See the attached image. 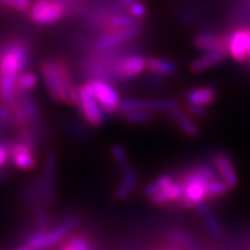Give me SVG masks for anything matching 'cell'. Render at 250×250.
Segmentation results:
<instances>
[{
	"label": "cell",
	"instance_id": "19",
	"mask_svg": "<svg viewBox=\"0 0 250 250\" xmlns=\"http://www.w3.org/2000/svg\"><path fill=\"white\" fill-rule=\"evenodd\" d=\"M197 210H198L199 213H201L202 218L204 219L205 223V227L206 229L208 230V233L211 234L212 236L219 237L223 235L224 233V228L221 226L220 221L218 220V218L212 213L210 206L206 204V202H202L197 205Z\"/></svg>",
	"mask_w": 250,
	"mask_h": 250
},
{
	"label": "cell",
	"instance_id": "8",
	"mask_svg": "<svg viewBox=\"0 0 250 250\" xmlns=\"http://www.w3.org/2000/svg\"><path fill=\"white\" fill-rule=\"evenodd\" d=\"M41 74L44 81L49 96L56 103H62L64 99L62 74L56 61H45L41 64Z\"/></svg>",
	"mask_w": 250,
	"mask_h": 250
},
{
	"label": "cell",
	"instance_id": "1",
	"mask_svg": "<svg viewBox=\"0 0 250 250\" xmlns=\"http://www.w3.org/2000/svg\"><path fill=\"white\" fill-rule=\"evenodd\" d=\"M29 62L28 48L21 42H11L0 49V101L11 104L17 96V79Z\"/></svg>",
	"mask_w": 250,
	"mask_h": 250
},
{
	"label": "cell",
	"instance_id": "36",
	"mask_svg": "<svg viewBox=\"0 0 250 250\" xmlns=\"http://www.w3.org/2000/svg\"><path fill=\"white\" fill-rule=\"evenodd\" d=\"M5 176H6V173H5L4 168H0V183L2 182V180L5 179Z\"/></svg>",
	"mask_w": 250,
	"mask_h": 250
},
{
	"label": "cell",
	"instance_id": "25",
	"mask_svg": "<svg viewBox=\"0 0 250 250\" xmlns=\"http://www.w3.org/2000/svg\"><path fill=\"white\" fill-rule=\"evenodd\" d=\"M174 181V176L170 174H165L162 176L158 177V179L153 181L149 184H147L144 190V195L148 198H153L155 195H158L159 192L162 191V190L166 189L169 184Z\"/></svg>",
	"mask_w": 250,
	"mask_h": 250
},
{
	"label": "cell",
	"instance_id": "32",
	"mask_svg": "<svg viewBox=\"0 0 250 250\" xmlns=\"http://www.w3.org/2000/svg\"><path fill=\"white\" fill-rule=\"evenodd\" d=\"M129 12L134 19H142L146 15V7L145 5L139 1H133L132 4L129 5Z\"/></svg>",
	"mask_w": 250,
	"mask_h": 250
},
{
	"label": "cell",
	"instance_id": "7",
	"mask_svg": "<svg viewBox=\"0 0 250 250\" xmlns=\"http://www.w3.org/2000/svg\"><path fill=\"white\" fill-rule=\"evenodd\" d=\"M30 19L40 24L57 22L65 14V7L56 0H40L30 8Z\"/></svg>",
	"mask_w": 250,
	"mask_h": 250
},
{
	"label": "cell",
	"instance_id": "35",
	"mask_svg": "<svg viewBox=\"0 0 250 250\" xmlns=\"http://www.w3.org/2000/svg\"><path fill=\"white\" fill-rule=\"evenodd\" d=\"M13 250H34V249L31 248V247L28 245V243H26V245H22V246L18 247V248H15Z\"/></svg>",
	"mask_w": 250,
	"mask_h": 250
},
{
	"label": "cell",
	"instance_id": "14",
	"mask_svg": "<svg viewBox=\"0 0 250 250\" xmlns=\"http://www.w3.org/2000/svg\"><path fill=\"white\" fill-rule=\"evenodd\" d=\"M212 166L229 190L235 189L239 184V180L230 156L225 152H215L212 156Z\"/></svg>",
	"mask_w": 250,
	"mask_h": 250
},
{
	"label": "cell",
	"instance_id": "26",
	"mask_svg": "<svg viewBox=\"0 0 250 250\" xmlns=\"http://www.w3.org/2000/svg\"><path fill=\"white\" fill-rule=\"evenodd\" d=\"M229 190V188L223 180L217 179L210 181L206 186V198L208 199H214L218 197H221L226 195Z\"/></svg>",
	"mask_w": 250,
	"mask_h": 250
},
{
	"label": "cell",
	"instance_id": "6",
	"mask_svg": "<svg viewBox=\"0 0 250 250\" xmlns=\"http://www.w3.org/2000/svg\"><path fill=\"white\" fill-rule=\"evenodd\" d=\"M11 108L14 125L28 124L37 120L40 115V105L29 94H17L14 101L8 104Z\"/></svg>",
	"mask_w": 250,
	"mask_h": 250
},
{
	"label": "cell",
	"instance_id": "5",
	"mask_svg": "<svg viewBox=\"0 0 250 250\" xmlns=\"http://www.w3.org/2000/svg\"><path fill=\"white\" fill-rule=\"evenodd\" d=\"M86 83L93 92L95 99L98 100L100 105L107 114H114L118 111L122 102L120 93L111 83H109V81L98 79V78H90Z\"/></svg>",
	"mask_w": 250,
	"mask_h": 250
},
{
	"label": "cell",
	"instance_id": "29",
	"mask_svg": "<svg viewBox=\"0 0 250 250\" xmlns=\"http://www.w3.org/2000/svg\"><path fill=\"white\" fill-rule=\"evenodd\" d=\"M64 247L71 250H93V242L83 235L71 236Z\"/></svg>",
	"mask_w": 250,
	"mask_h": 250
},
{
	"label": "cell",
	"instance_id": "21",
	"mask_svg": "<svg viewBox=\"0 0 250 250\" xmlns=\"http://www.w3.org/2000/svg\"><path fill=\"white\" fill-rule=\"evenodd\" d=\"M169 115L186 136L191 137V138L198 136V126H197V125L187 116V114H184L179 107L174 108L173 110L169 112Z\"/></svg>",
	"mask_w": 250,
	"mask_h": 250
},
{
	"label": "cell",
	"instance_id": "20",
	"mask_svg": "<svg viewBox=\"0 0 250 250\" xmlns=\"http://www.w3.org/2000/svg\"><path fill=\"white\" fill-rule=\"evenodd\" d=\"M217 98V92L212 87H199V88H195L190 90L187 94V102L190 104H197V105H206L211 104Z\"/></svg>",
	"mask_w": 250,
	"mask_h": 250
},
{
	"label": "cell",
	"instance_id": "17",
	"mask_svg": "<svg viewBox=\"0 0 250 250\" xmlns=\"http://www.w3.org/2000/svg\"><path fill=\"white\" fill-rule=\"evenodd\" d=\"M139 179L138 175L134 171L132 168L130 169L122 171V180L120 184H118L116 190H115V197L118 201H123L129 197L136 187L138 186Z\"/></svg>",
	"mask_w": 250,
	"mask_h": 250
},
{
	"label": "cell",
	"instance_id": "22",
	"mask_svg": "<svg viewBox=\"0 0 250 250\" xmlns=\"http://www.w3.org/2000/svg\"><path fill=\"white\" fill-rule=\"evenodd\" d=\"M146 68L148 72L156 74V76H173L177 71V66L175 65V62L156 57L147 59Z\"/></svg>",
	"mask_w": 250,
	"mask_h": 250
},
{
	"label": "cell",
	"instance_id": "12",
	"mask_svg": "<svg viewBox=\"0 0 250 250\" xmlns=\"http://www.w3.org/2000/svg\"><path fill=\"white\" fill-rule=\"evenodd\" d=\"M146 64H147V59L139 55L123 58L122 61L115 62L114 67H112L114 78H118L122 80L132 79L146 70Z\"/></svg>",
	"mask_w": 250,
	"mask_h": 250
},
{
	"label": "cell",
	"instance_id": "23",
	"mask_svg": "<svg viewBox=\"0 0 250 250\" xmlns=\"http://www.w3.org/2000/svg\"><path fill=\"white\" fill-rule=\"evenodd\" d=\"M136 24L137 21L132 15H126L123 13L111 15V17L107 19V21H105V28H107L108 33L121 29H126V28L133 27L136 26Z\"/></svg>",
	"mask_w": 250,
	"mask_h": 250
},
{
	"label": "cell",
	"instance_id": "33",
	"mask_svg": "<svg viewBox=\"0 0 250 250\" xmlns=\"http://www.w3.org/2000/svg\"><path fill=\"white\" fill-rule=\"evenodd\" d=\"M187 112L188 114L191 115V116H195V117H205V116H208V109H206L204 105L190 104V103H188V105H187Z\"/></svg>",
	"mask_w": 250,
	"mask_h": 250
},
{
	"label": "cell",
	"instance_id": "4",
	"mask_svg": "<svg viewBox=\"0 0 250 250\" xmlns=\"http://www.w3.org/2000/svg\"><path fill=\"white\" fill-rule=\"evenodd\" d=\"M77 107L83 116V121L90 126H101L107 118V112L103 110L98 100L87 83L78 87Z\"/></svg>",
	"mask_w": 250,
	"mask_h": 250
},
{
	"label": "cell",
	"instance_id": "13",
	"mask_svg": "<svg viewBox=\"0 0 250 250\" xmlns=\"http://www.w3.org/2000/svg\"><path fill=\"white\" fill-rule=\"evenodd\" d=\"M35 151L36 149L29 144L18 139L17 142L12 143L11 161L21 170L34 169L36 166Z\"/></svg>",
	"mask_w": 250,
	"mask_h": 250
},
{
	"label": "cell",
	"instance_id": "3",
	"mask_svg": "<svg viewBox=\"0 0 250 250\" xmlns=\"http://www.w3.org/2000/svg\"><path fill=\"white\" fill-rule=\"evenodd\" d=\"M77 218L71 217L62 220L56 227L37 230L28 236L27 243L34 250H48L61 243L77 226Z\"/></svg>",
	"mask_w": 250,
	"mask_h": 250
},
{
	"label": "cell",
	"instance_id": "28",
	"mask_svg": "<svg viewBox=\"0 0 250 250\" xmlns=\"http://www.w3.org/2000/svg\"><path fill=\"white\" fill-rule=\"evenodd\" d=\"M123 117L130 124H146L153 120V114L151 111L132 110L124 112Z\"/></svg>",
	"mask_w": 250,
	"mask_h": 250
},
{
	"label": "cell",
	"instance_id": "16",
	"mask_svg": "<svg viewBox=\"0 0 250 250\" xmlns=\"http://www.w3.org/2000/svg\"><path fill=\"white\" fill-rule=\"evenodd\" d=\"M183 196V184L180 179H174L169 186L153 197L152 202L156 205H166L180 202Z\"/></svg>",
	"mask_w": 250,
	"mask_h": 250
},
{
	"label": "cell",
	"instance_id": "18",
	"mask_svg": "<svg viewBox=\"0 0 250 250\" xmlns=\"http://www.w3.org/2000/svg\"><path fill=\"white\" fill-rule=\"evenodd\" d=\"M195 45L197 49L203 50V51H210V50L215 49L227 50V40L226 36H220L212 33H205L196 37Z\"/></svg>",
	"mask_w": 250,
	"mask_h": 250
},
{
	"label": "cell",
	"instance_id": "15",
	"mask_svg": "<svg viewBox=\"0 0 250 250\" xmlns=\"http://www.w3.org/2000/svg\"><path fill=\"white\" fill-rule=\"evenodd\" d=\"M227 55L228 52L226 49H215L206 51L204 55H202L201 57L195 59L190 64V70L193 73H199V72L208 70L210 67L223 62Z\"/></svg>",
	"mask_w": 250,
	"mask_h": 250
},
{
	"label": "cell",
	"instance_id": "2",
	"mask_svg": "<svg viewBox=\"0 0 250 250\" xmlns=\"http://www.w3.org/2000/svg\"><path fill=\"white\" fill-rule=\"evenodd\" d=\"M218 174L213 166L197 164L184 171L180 181L183 184V196L179 202L183 208H197L199 203L206 199V186L210 181L217 179Z\"/></svg>",
	"mask_w": 250,
	"mask_h": 250
},
{
	"label": "cell",
	"instance_id": "30",
	"mask_svg": "<svg viewBox=\"0 0 250 250\" xmlns=\"http://www.w3.org/2000/svg\"><path fill=\"white\" fill-rule=\"evenodd\" d=\"M173 237L177 242H180L181 245H183L189 250H201L195 240L186 232H182V230H174Z\"/></svg>",
	"mask_w": 250,
	"mask_h": 250
},
{
	"label": "cell",
	"instance_id": "9",
	"mask_svg": "<svg viewBox=\"0 0 250 250\" xmlns=\"http://www.w3.org/2000/svg\"><path fill=\"white\" fill-rule=\"evenodd\" d=\"M177 104L173 100L167 99H137V100H125L122 101L118 108V112L124 114L126 111L132 110H145V111H165L169 112L176 108Z\"/></svg>",
	"mask_w": 250,
	"mask_h": 250
},
{
	"label": "cell",
	"instance_id": "34",
	"mask_svg": "<svg viewBox=\"0 0 250 250\" xmlns=\"http://www.w3.org/2000/svg\"><path fill=\"white\" fill-rule=\"evenodd\" d=\"M4 1L20 12H26L30 9L29 0H4Z\"/></svg>",
	"mask_w": 250,
	"mask_h": 250
},
{
	"label": "cell",
	"instance_id": "37",
	"mask_svg": "<svg viewBox=\"0 0 250 250\" xmlns=\"http://www.w3.org/2000/svg\"><path fill=\"white\" fill-rule=\"evenodd\" d=\"M122 1H123V2H125V4L130 5V4H132V2H133V1H136V0H122Z\"/></svg>",
	"mask_w": 250,
	"mask_h": 250
},
{
	"label": "cell",
	"instance_id": "27",
	"mask_svg": "<svg viewBox=\"0 0 250 250\" xmlns=\"http://www.w3.org/2000/svg\"><path fill=\"white\" fill-rule=\"evenodd\" d=\"M110 152L115 164L118 166V168H120L121 171H125L130 169V168H132L131 167L129 158H127V154L126 152H125V149L123 148V146L117 145L116 144V145L112 146Z\"/></svg>",
	"mask_w": 250,
	"mask_h": 250
},
{
	"label": "cell",
	"instance_id": "31",
	"mask_svg": "<svg viewBox=\"0 0 250 250\" xmlns=\"http://www.w3.org/2000/svg\"><path fill=\"white\" fill-rule=\"evenodd\" d=\"M11 142L0 138V168L7 167L9 161H11Z\"/></svg>",
	"mask_w": 250,
	"mask_h": 250
},
{
	"label": "cell",
	"instance_id": "24",
	"mask_svg": "<svg viewBox=\"0 0 250 250\" xmlns=\"http://www.w3.org/2000/svg\"><path fill=\"white\" fill-rule=\"evenodd\" d=\"M37 83H39V78L34 72L23 71L22 73L19 74L17 79V85H15L17 94H28L35 89Z\"/></svg>",
	"mask_w": 250,
	"mask_h": 250
},
{
	"label": "cell",
	"instance_id": "10",
	"mask_svg": "<svg viewBox=\"0 0 250 250\" xmlns=\"http://www.w3.org/2000/svg\"><path fill=\"white\" fill-rule=\"evenodd\" d=\"M227 52L236 62H246L250 58V28L234 30L226 36Z\"/></svg>",
	"mask_w": 250,
	"mask_h": 250
},
{
	"label": "cell",
	"instance_id": "11",
	"mask_svg": "<svg viewBox=\"0 0 250 250\" xmlns=\"http://www.w3.org/2000/svg\"><path fill=\"white\" fill-rule=\"evenodd\" d=\"M140 33V27L138 24L136 26L126 28V29H121L116 31H111L108 33L107 35L100 37L99 40L95 41L94 46L99 51H108V50L117 48L118 45L124 44V43L129 42L137 37Z\"/></svg>",
	"mask_w": 250,
	"mask_h": 250
},
{
	"label": "cell",
	"instance_id": "38",
	"mask_svg": "<svg viewBox=\"0 0 250 250\" xmlns=\"http://www.w3.org/2000/svg\"><path fill=\"white\" fill-rule=\"evenodd\" d=\"M62 250H71V249H68V248H66V247H62Z\"/></svg>",
	"mask_w": 250,
	"mask_h": 250
}]
</instances>
